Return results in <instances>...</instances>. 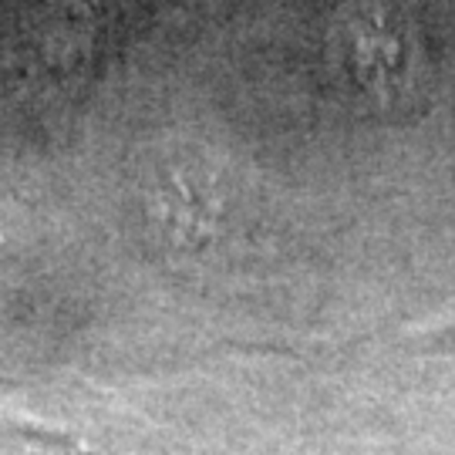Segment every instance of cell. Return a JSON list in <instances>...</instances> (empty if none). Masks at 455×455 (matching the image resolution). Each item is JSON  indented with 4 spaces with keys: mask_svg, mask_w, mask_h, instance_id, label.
<instances>
[{
    "mask_svg": "<svg viewBox=\"0 0 455 455\" xmlns=\"http://www.w3.org/2000/svg\"><path fill=\"white\" fill-rule=\"evenodd\" d=\"M338 51L351 84L381 115H408L428 95V44L408 0H344Z\"/></svg>",
    "mask_w": 455,
    "mask_h": 455,
    "instance_id": "1",
    "label": "cell"
},
{
    "mask_svg": "<svg viewBox=\"0 0 455 455\" xmlns=\"http://www.w3.org/2000/svg\"><path fill=\"white\" fill-rule=\"evenodd\" d=\"M435 334H455V304L439 317V324H432Z\"/></svg>",
    "mask_w": 455,
    "mask_h": 455,
    "instance_id": "2",
    "label": "cell"
}]
</instances>
